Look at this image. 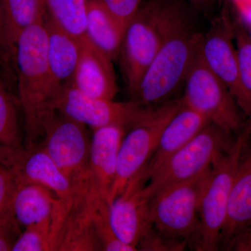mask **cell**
<instances>
[{"mask_svg":"<svg viewBox=\"0 0 251 251\" xmlns=\"http://www.w3.org/2000/svg\"><path fill=\"white\" fill-rule=\"evenodd\" d=\"M86 35L112 60L120 55L124 31L99 0H87Z\"/></svg>","mask_w":251,"mask_h":251,"instance_id":"44dd1931","label":"cell"},{"mask_svg":"<svg viewBox=\"0 0 251 251\" xmlns=\"http://www.w3.org/2000/svg\"><path fill=\"white\" fill-rule=\"evenodd\" d=\"M2 166L12 172L17 182L34 183L49 188L59 200L57 214L63 215L77 197L87 191L74 188L41 144L13 150Z\"/></svg>","mask_w":251,"mask_h":251,"instance_id":"7c38bea8","label":"cell"},{"mask_svg":"<svg viewBox=\"0 0 251 251\" xmlns=\"http://www.w3.org/2000/svg\"><path fill=\"white\" fill-rule=\"evenodd\" d=\"M188 4L201 10H206L211 8L215 0H184Z\"/></svg>","mask_w":251,"mask_h":251,"instance_id":"836d02e7","label":"cell"},{"mask_svg":"<svg viewBox=\"0 0 251 251\" xmlns=\"http://www.w3.org/2000/svg\"><path fill=\"white\" fill-rule=\"evenodd\" d=\"M232 133L209 123L152 175L143 190L151 199L168 185L193 179L209 171L232 148Z\"/></svg>","mask_w":251,"mask_h":251,"instance_id":"5b68a950","label":"cell"},{"mask_svg":"<svg viewBox=\"0 0 251 251\" xmlns=\"http://www.w3.org/2000/svg\"><path fill=\"white\" fill-rule=\"evenodd\" d=\"M209 123L205 117L182 104L162 131L152 156L132 181L145 186L147 181L174 153Z\"/></svg>","mask_w":251,"mask_h":251,"instance_id":"5bb4252c","label":"cell"},{"mask_svg":"<svg viewBox=\"0 0 251 251\" xmlns=\"http://www.w3.org/2000/svg\"><path fill=\"white\" fill-rule=\"evenodd\" d=\"M46 14L76 39L87 32V0H44Z\"/></svg>","mask_w":251,"mask_h":251,"instance_id":"603a6c76","label":"cell"},{"mask_svg":"<svg viewBox=\"0 0 251 251\" xmlns=\"http://www.w3.org/2000/svg\"><path fill=\"white\" fill-rule=\"evenodd\" d=\"M143 188L129 183L109 205L110 224L115 235L122 242L136 249L140 239L153 226L151 199Z\"/></svg>","mask_w":251,"mask_h":251,"instance_id":"4fadbf2b","label":"cell"},{"mask_svg":"<svg viewBox=\"0 0 251 251\" xmlns=\"http://www.w3.org/2000/svg\"><path fill=\"white\" fill-rule=\"evenodd\" d=\"M186 244L187 241L168 237L153 226L140 239L137 249L145 251H181L185 250Z\"/></svg>","mask_w":251,"mask_h":251,"instance_id":"83f0119b","label":"cell"},{"mask_svg":"<svg viewBox=\"0 0 251 251\" xmlns=\"http://www.w3.org/2000/svg\"><path fill=\"white\" fill-rule=\"evenodd\" d=\"M59 200L50 190L34 183L17 182L13 198L12 210L20 226L52 225Z\"/></svg>","mask_w":251,"mask_h":251,"instance_id":"ffe728a7","label":"cell"},{"mask_svg":"<svg viewBox=\"0 0 251 251\" xmlns=\"http://www.w3.org/2000/svg\"><path fill=\"white\" fill-rule=\"evenodd\" d=\"M20 103L25 122L26 147L37 145L43 125L54 111L60 86L54 81L47 57V31L44 22L27 28L18 39L15 53Z\"/></svg>","mask_w":251,"mask_h":251,"instance_id":"7a4b0ae2","label":"cell"},{"mask_svg":"<svg viewBox=\"0 0 251 251\" xmlns=\"http://www.w3.org/2000/svg\"><path fill=\"white\" fill-rule=\"evenodd\" d=\"M211 170L193 179L168 185L153 195L150 208L154 228L168 237L187 242L193 236L198 239L200 198Z\"/></svg>","mask_w":251,"mask_h":251,"instance_id":"9c48e42d","label":"cell"},{"mask_svg":"<svg viewBox=\"0 0 251 251\" xmlns=\"http://www.w3.org/2000/svg\"><path fill=\"white\" fill-rule=\"evenodd\" d=\"M17 181L12 172L0 164V217L11 212Z\"/></svg>","mask_w":251,"mask_h":251,"instance_id":"f546056e","label":"cell"},{"mask_svg":"<svg viewBox=\"0 0 251 251\" xmlns=\"http://www.w3.org/2000/svg\"><path fill=\"white\" fill-rule=\"evenodd\" d=\"M232 25L243 82L251 94V39L242 20L232 19Z\"/></svg>","mask_w":251,"mask_h":251,"instance_id":"484cf974","label":"cell"},{"mask_svg":"<svg viewBox=\"0 0 251 251\" xmlns=\"http://www.w3.org/2000/svg\"><path fill=\"white\" fill-rule=\"evenodd\" d=\"M80 41V57L71 84L92 97L112 100L118 92L112 59L87 36Z\"/></svg>","mask_w":251,"mask_h":251,"instance_id":"9a60e30c","label":"cell"},{"mask_svg":"<svg viewBox=\"0 0 251 251\" xmlns=\"http://www.w3.org/2000/svg\"><path fill=\"white\" fill-rule=\"evenodd\" d=\"M90 204L92 222L103 251H138L135 248L122 242L115 235L110 224L109 204L106 200L102 197L95 184L91 188Z\"/></svg>","mask_w":251,"mask_h":251,"instance_id":"d4e9b609","label":"cell"},{"mask_svg":"<svg viewBox=\"0 0 251 251\" xmlns=\"http://www.w3.org/2000/svg\"><path fill=\"white\" fill-rule=\"evenodd\" d=\"M192 25L184 0H148L128 23L121 50L126 84L133 95L145 71L168 39Z\"/></svg>","mask_w":251,"mask_h":251,"instance_id":"6da1fadb","label":"cell"},{"mask_svg":"<svg viewBox=\"0 0 251 251\" xmlns=\"http://www.w3.org/2000/svg\"><path fill=\"white\" fill-rule=\"evenodd\" d=\"M94 130L90 144V169L94 184L107 201L116 175L119 151L126 129L112 125Z\"/></svg>","mask_w":251,"mask_h":251,"instance_id":"e0dca14e","label":"cell"},{"mask_svg":"<svg viewBox=\"0 0 251 251\" xmlns=\"http://www.w3.org/2000/svg\"><path fill=\"white\" fill-rule=\"evenodd\" d=\"M202 54L213 72L224 82L238 106L251 122V94L243 82L234 44L232 18L227 8L214 21L203 38Z\"/></svg>","mask_w":251,"mask_h":251,"instance_id":"8fae6325","label":"cell"},{"mask_svg":"<svg viewBox=\"0 0 251 251\" xmlns=\"http://www.w3.org/2000/svg\"><path fill=\"white\" fill-rule=\"evenodd\" d=\"M181 105V100L163 104L156 116L129 130L124 137L119 151L116 175L107 201L109 205L148 163L162 131Z\"/></svg>","mask_w":251,"mask_h":251,"instance_id":"30bf717a","label":"cell"},{"mask_svg":"<svg viewBox=\"0 0 251 251\" xmlns=\"http://www.w3.org/2000/svg\"><path fill=\"white\" fill-rule=\"evenodd\" d=\"M245 153V152H244ZM251 226V151L244 153L229 195L227 214L220 237L219 248L226 250L239 232Z\"/></svg>","mask_w":251,"mask_h":251,"instance_id":"ac0fdd59","label":"cell"},{"mask_svg":"<svg viewBox=\"0 0 251 251\" xmlns=\"http://www.w3.org/2000/svg\"><path fill=\"white\" fill-rule=\"evenodd\" d=\"M23 148L16 103L0 74V161L8 151Z\"/></svg>","mask_w":251,"mask_h":251,"instance_id":"cb8c5ba5","label":"cell"},{"mask_svg":"<svg viewBox=\"0 0 251 251\" xmlns=\"http://www.w3.org/2000/svg\"><path fill=\"white\" fill-rule=\"evenodd\" d=\"M15 61V56L12 50L10 49L6 33H5L4 18H3L2 2L0 0V62L2 65L4 73L11 72L9 69L12 61Z\"/></svg>","mask_w":251,"mask_h":251,"instance_id":"1f68e13d","label":"cell"},{"mask_svg":"<svg viewBox=\"0 0 251 251\" xmlns=\"http://www.w3.org/2000/svg\"><path fill=\"white\" fill-rule=\"evenodd\" d=\"M0 72L4 73V69H3L2 65H1V62H0Z\"/></svg>","mask_w":251,"mask_h":251,"instance_id":"8d00e7d4","label":"cell"},{"mask_svg":"<svg viewBox=\"0 0 251 251\" xmlns=\"http://www.w3.org/2000/svg\"><path fill=\"white\" fill-rule=\"evenodd\" d=\"M20 225L13 211L0 217V251H11L21 234Z\"/></svg>","mask_w":251,"mask_h":251,"instance_id":"4dcf8cb0","label":"cell"},{"mask_svg":"<svg viewBox=\"0 0 251 251\" xmlns=\"http://www.w3.org/2000/svg\"><path fill=\"white\" fill-rule=\"evenodd\" d=\"M125 33L126 27L143 4V0H99Z\"/></svg>","mask_w":251,"mask_h":251,"instance_id":"f1b7e54d","label":"cell"},{"mask_svg":"<svg viewBox=\"0 0 251 251\" xmlns=\"http://www.w3.org/2000/svg\"><path fill=\"white\" fill-rule=\"evenodd\" d=\"M248 34H249V37L251 39V23H250V25H249V29H247Z\"/></svg>","mask_w":251,"mask_h":251,"instance_id":"d590c367","label":"cell"},{"mask_svg":"<svg viewBox=\"0 0 251 251\" xmlns=\"http://www.w3.org/2000/svg\"><path fill=\"white\" fill-rule=\"evenodd\" d=\"M5 33L15 56L18 39L35 23L44 22L46 15L44 0H1Z\"/></svg>","mask_w":251,"mask_h":251,"instance_id":"7402d4cb","label":"cell"},{"mask_svg":"<svg viewBox=\"0 0 251 251\" xmlns=\"http://www.w3.org/2000/svg\"><path fill=\"white\" fill-rule=\"evenodd\" d=\"M232 1H233L234 4L235 5L240 14H242L244 11L251 7V0H232Z\"/></svg>","mask_w":251,"mask_h":251,"instance_id":"e575fe53","label":"cell"},{"mask_svg":"<svg viewBox=\"0 0 251 251\" xmlns=\"http://www.w3.org/2000/svg\"><path fill=\"white\" fill-rule=\"evenodd\" d=\"M203 38L191 25L168 39L145 71L132 100L148 106L171 102L172 96L185 85L202 50Z\"/></svg>","mask_w":251,"mask_h":251,"instance_id":"3957f363","label":"cell"},{"mask_svg":"<svg viewBox=\"0 0 251 251\" xmlns=\"http://www.w3.org/2000/svg\"><path fill=\"white\" fill-rule=\"evenodd\" d=\"M50 232V223L25 227L16 239L11 251H51Z\"/></svg>","mask_w":251,"mask_h":251,"instance_id":"4316f807","label":"cell"},{"mask_svg":"<svg viewBox=\"0 0 251 251\" xmlns=\"http://www.w3.org/2000/svg\"><path fill=\"white\" fill-rule=\"evenodd\" d=\"M251 136V123L249 121L238 134L232 148L213 165L200 198L201 227L196 242L197 251L219 250L231 189Z\"/></svg>","mask_w":251,"mask_h":251,"instance_id":"277c9868","label":"cell"},{"mask_svg":"<svg viewBox=\"0 0 251 251\" xmlns=\"http://www.w3.org/2000/svg\"><path fill=\"white\" fill-rule=\"evenodd\" d=\"M162 105L148 106L134 100L116 102L113 99L97 98L81 92L72 84H67L61 87L53 108L93 129L113 125L129 130L156 116Z\"/></svg>","mask_w":251,"mask_h":251,"instance_id":"8992f818","label":"cell"},{"mask_svg":"<svg viewBox=\"0 0 251 251\" xmlns=\"http://www.w3.org/2000/svg\"><path fill=\"white\" fill-rule=\"evenodd\" d=\"M41 144L76 191L94 184L90 165L91 140L85 125L58 112L46 119Z\"/></svg>","mask_w":251,"mask_h":251,"instance_id":"ba28073f","label":"cell"},{"mask_svg":"<svg viewBox=\"0 0 251 251\" xmlns=\"http://www.w3.org/2000/svg\"><path fill=\"white\" fill-rule=\"evenodd\" d=\"M226 250L251 251V226L237 234L229 243Z\"/></svg>","mask_w":251,"mask_h":251,"instance_id":"d6a6232c","label":"cell"},{"mask_svg":"<svg viewBox=\"0 0 251 251\" xmlns=\"http://www.w3.org/2000/svg\"><path fill=\"white\" fill-rule=\"evenodd\" d=\"M91 188L75 199L59 221L52 235L51 251H103L92 222Z\"/></svg>","mask_w":251,"mask_h":251,"instance_id":"2e32d148","label":"cell"},{"mask_svg":"<svg viewBox=\"0 0 251 251\" xmlns=\"http://www.w3.org/2000/svg\"><path fill=\"white\" fill-rule=\"evenodd\" d=\"M184 85L181 103L210 123L232 134H239L247 126V117L224 82L207 65L202 50L193 63Z\"/></svg>","mask_w":251,"mask_h":251,"instance_id":"52a82bcc","label":"cell"},{"mask_svg":"<svg viewBox=\"0 0 251 251\" xmlns=\"http://www.w3.org/2000/svg\"><path fill=\"white\" fill-rule=\"evenodd\" d=\"M47 57L54 81L60 87L72 82L80 54V39L64 31L46 15Z\"/></svg>","mask_w":251,"mask_h":251,"instance_id":"d6986e66","label":"cell"}]
</instances>
